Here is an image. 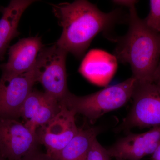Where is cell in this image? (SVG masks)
I'll list each match as a JSON object with an SVG mask.
<instances>
[{
  "instance_id": "6da1fadb",
  "label": "cell",
  "mask_w": 160,
  "mask_h": 160,
  "mask_svg": "<svg viewBox=\"0 0 160 160\" xmlns=\"http://www.w3.org/2000/svg\"><path fill=\"white\" fill-rule=\"evenodd\" d=\"M52 10L63 28L56 44L78 58L83 56L97 35L114 27L119 16L118 10L103 12L85 0L52 5Z\"/></svg>"
},
{
  "instance_id": "7a4b0ae2",
  "label": "cell",
  "mask_w": 160,
  "mask_h": 160,
  "mask_svg": "<svg viewBox=\"0 0 160 160\" xmlns=\"http://www.w3.org/2000/svg\"><path fill=\"white\" fill-rule=\"evenodd\" d=\"M129 9L128 32L114 52L118 61L128 63L138 83L153 82L160 59V33L149 28L139 17L135 6Z\"/></svg>"
},
{
  "instance_id": "3957f363",
  "label": "cell",
  "mask_w": 160,
  "mask_h": 160,
  "mask_svg": "<svg viewBox=\"0 0 160 160\" xmlns=\"http://www.w3.org/2000/svg\"><path fill=\"white\" fill-rule=\"evenodd\" d=\"M137 82L132 76L122 82L88 95L78 96L69 92L61 102L93 124L104 115L125 106L132 98Z\"/></svg>"
},
{
  "instance_id": "277c9868",
  "label": "cell",
  "mask_w": 160,
  "mask_h": 160,
  "mask_svg": "<svg viewBox=\"0 0 160 160\" xmlns=\"http://www.w3.org/2000/svg\"><path fill=\"white\" fill-rule=\"evenodd\" d=\"M67 53L56 44L43 48L33 66L37 82L42 84L46 94L60 102L69 92L66 71Z\"/></svg>"
},
{
  "instance_id": "5b68a950",
  "label": "cell",
  "mask_w": 160,
  "mask_h": 160,
  "mask_svg": "<svg viewBox=\"0 0 160 160\" xmlns=\"http://www.w3.org/2000/svg\"><path fill=\"white\" fill-rule=\"evenodd\" d=\"M132 99L129 113L116 131L160 126V84L137 82Z\"/></svg>"
},
{
  "instance_id": "8992f818",
  "label": "cell",
  "mask_w": 160,
  "mask_h": 160,
  "mask_svg": "<svg viewBox=\"0 0 160 160\" xmlns=\"http://www.w3.org/2000/svg\"><path fill=\"white\" fill-rule=\"evenodd\" d=\"M36 132L17 119L0 118V155L7 160H23L37 150Z\"/></svg>"
},
{
  "instance_id": "52a82bcc",
  "label": "cell",
  "mask_w": 160,
  "mask_h": 160,
  "mask_svg": "<svg viewBox=\"0 0 160 160\" xmlns=\"http://www.w3.org/2000/svg\"><path fill=\"white\" fill-rule=\"evenodd\" d=\"M59 112L48 124L37 130L38 141L46 147V153L55 159L60 152L77 133L75 112L61 103Z\"/></svg>"
},
{
  "instance_id": "ba28073f",
  "label": "cell",
  "mask_w": 160,
  "mask_h": 160,
  "mask_svg": "<svg viewBox=\"0 0 160 160\" xmlns=\"http://www.w3.org/2000/svg\"><path fill=\"white\" fill-rule=\"evenodd\" d=\"M33 67L22 74L0 78V118L18 119L36 82Z\"/></svg>"
},
{
  "instance_id": "9c48e42d",
  "label": "cell",
  "mask_w": 160,
  "mask_h": 160,
  "mask_svg": "<svg viewBox=\"0 0 160 160\" xmlns=\"http://www.w3.org/2000/svg\"><path fill=\"white\" fill-rule=\"evenodd\" d=\"M160 144V126L141 133H130L107 149L111 157L125 160H141L152 154Z\"/></svg>"
},
{
  "instance_id": "30bf717a",
  "label": "cell",
  "mask_w": 160,
  "mask_h": 160,
  "mask_svg": "<svg viewBox=\"0 0 160 160\" xmlns=\"http://www.w3.org/2000/svg\"><path fill=\"white\" fill-rule=\"evenodd\" d=\"M61 108V103L46 92L32 90L23 104L20 117L26 127L36 132L51 121Z\"/></svg>"
},
{
  "instance_id": "8fae6325",
  "label": "cell",
  "mask_w": 160,
  "mask_h": 160,
  "mask_svg": "<svg viewBox=\"0 0 160 160\" xmlns=\"http://www.w3.org/2000/svg\"><path fill=\"white\" fill-rule=\"evenodd\" d=\"M43 46L41 38L38 37L22 39L10 46L8 62L0 66L2 76H12L30 70Z\"/></svg>"
},
{
  "instance_id": "7c38bea8",
  "label": "cell",
  "mask_w": 160,
  "mask_h": 160,
  "mask_svg": "<svg viewBox=\"0 0 160 160\" xmlns=\"http://www.w3.org/2000/svg\"><path fill=\"white\" fill-rule=\"evenodd\" d=\"M118 61L114 55L101 49H92L83 59L79 71L92 84L106 86L117 69Z\"/></svg>"
},
{
  "instance_id": "4fadbf2b",
  "label": "cell",
  "mask_w": 160,
  "mask_h": 160,
  "mask_svg": "<svg viewBox=\"0 0 160 160\" xmlns=\"http://www.w3.org/2000/svg\"><path fill=\"white\" fill-rule=\"evenodd\" d=\"M33 0H12L6 7L0 8L2 17L0 19V61L4 59L12 40L20 33L18 26L20 19Z\"/></svg>"
},
{
  "instance_id": "5bb4252c",
  "label": "cell",
  "mask_w": 160,
  "mask_h": 160,
  "mask_svg": "<svg viewBox=\"0 0 160 160\" xmlns=\"http://www.w3.org/2000/svg\"><path fill=\"white\" fill-rule=\"evenodd\" d=\"M101 131L98 126L79 128L77 134L55 160H86L92 144Z\"/></svg>"
},
{
  "instance_id": "9a60e30c",
  "label": "cell",
  "mask_w": 160,
  "mask_h": 160,
  "mask_svg": "<svg viewBox=\"0 0 160 160\" xmlns=\"http://www.w3.org/2000/svg\"><path fill=\"white\" fill-rule=\"evenodd\" d=\"M149 6V14L143 20L149 28L160 33V0H150Z\"/></svg>"
},
{
  "instance_id": "2e32d148",
  "label": "cell",
  "mask_w": 160,
  "mask_h": 160,
  "mask_svg": "<svg viewBox=\"0 0 160 160\" xmlns=\"http://www.w3.org/2000/svg\"><path fill=\"white\" fill-rule=\"evenodd\" d=\"M108 150L104 148L97 139H95L87 154L86 160H111Z\"/></svg>"
},
{
  "instance_id": "e0dca14e",
  "label": "cell",
  "mask_w": 160,
  "mask_h": 160,
  "mask_svg": "<svg viewBox=\"0 0 160 160\" xmlns=\"http://www.w3.org/2000/svg\"><path fill=\"white\" fill-rule=\"evenodd\" d=\"M23 160H55L46 153L36 150Z\"/></svg>"
},
{
  "instance_id": "ac0fdd59",
  "label": "cell",
  "mask_w": 160,
  "mask_h": 160,
  "mask_svg": "<svg viewBox=\"0 0 160 160\" xmlns=\"http://www.w3.org/2000/svg\"><path fill=\"white\" fill-rule=\"evenodd\" d=\"M112 2L116 5L125 6L130 9L132 6H135L136 4L138 3V1L135 0H115L112 1Z\"/></svg>"
},
{
  "instance_id": "d6986e66",
  "label": "cell",
  "mask_w": 160,
  "mask_h": 160,
  "mask_svg": "<svg viewBox=\"0 0 160 160\" xmlns=\"http://www.w3.org/2000/svg\"><path fill=\"white\" fill-rule=\"evenodd\" d=\"M153 82L160 84V59L157 68L155 72L154 75H153Z\"/></svg>"
},
{
  "instance_id": "ffe728a7",
  "label": "cell",
  "mask_w": 160,
  "mask_h": 160,
  "mask_svg": "<svg viewBox=\"0 0 160 160\" xmlns=\"http://www.w3.org/2000/svg\"><path fill=\"white\" fill-rule=\"evenodd\" d=\"M152 155V160H160V144Z\"/></svg>"
},
{
  "instance_id": "44dd1931",
  "label": "cell",
  "mask_w": 160,
  "mask_h": 160,
  "mask_svg": "<svg viewBox=\"0 0 160 160\" xmlns=\"http://www.w3.org/2000/svg\"><path fill=\"white\" fill-rule=\"evenodd\" d=\"M0 160H6V159L4 158L3 157H2L1 155H0Z\"/></svg>"
},
{
  "instance_id": "7402d4cb",
  "label": "cell",
  "mask_w": 160,
  "mask_h": 160,
  "mask_svg": "<svg viewBox=\"0 0 160 160\" xmlns=\"http://www.w3.org/2000/svg\"><path fill=\"white\" fill-rule=\"evenodd\" d=\"M116 160H125L122 159H119V158H116Z\"/></svg>"
}]
</instances>
